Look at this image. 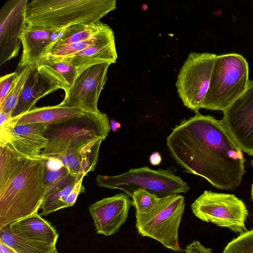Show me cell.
I'll return each mask as SVG.
<instances>
[{
	"instance_id": "25",
	"label": "cell",
	"mask_w": 253,
	"mask_h": 253,
	"mask_svg": "<svg viewBox=\"0 0 253 253\" xmlns=\"http://www.w3.org/2000/svg\"><path fill=\"white\" fill-rule=\"evenodd\" d=\"M115 40L112 29L109 27L105 30L88 40L72 43L50 51L48 55L64 57L72 55L93 45Z\"/></svg>"
},
{
	"instance_id": "28",
	"label": "cell",
	"mask_w": 253,
	"mask_h": 253,
	"mask_svg": "<svg viewBox=\"0 0 253 253\" xmlns=\"http://www.w3.org/2000/svg\"><path fill=\"white\" fill-rule=\"evenodd\" d=\"M136 213L145 214L150 211L156 205L159 198L144 189L135 191L132 195Z\"/></svg>"
},
{
	"instance_id": "33",
	"label": "cell",
	"mask_w": 253,
	"mask_h": 253,
	"mask_svg": "<svg viewBox=\"0 0 253 253\" xmlns=\"http://www.w3.org/2000/svg\"><path fill=\"white\" fill-rule=\"evenodd\" d=\"M0 253H17L0 240Z\"/></svg>"
},
{
	"instance_id": "21",
	"label": "cell",
	"mask_w": 253,
	"mask_h": 253,
	"mask_svg": "<svg viewBox=\"0 0 253 253\" xmlns=\"http://www.w3.org/2000/svg\"><path fill=\"white\" fill-rule=\"evenodd\" d=\"M37 70L40 75L64 91L73 85L78 76L73 64L51 55L45 56L39 62Z\"/></svg>"
},
{
	"instance_id": "34",
	"label": "cell",
	"mask_w": 253,
	"mask_h": 253,
	"mask_svg": "<svg viewBox=\"0 0 253 253\" xmlns=\"http://www.w3.org/2000/svg\"><path fill=\"white\" fill-rule=\"evenodd\" d=\"M251 198L252 200L253 201V183L252 185V188H251Z\"/></svg>"
},
{
	"instance_id": "19",
	"label": "cell",
	"mask_w": 253,
	"mask_h": 253,
	"mask_svg": "<svg viewBox=\"0 0 253 253\" xmlns=\"http://www.w3.org/2000/svg\"><path fill=\"white\" fill-rule=\"evenodd\" d=\"M37 67L30 74L11 114V119L30 111L34 108V105L42 97L60 89L58 85L40 75Z\"/></svg>"
},
{
	"instance_id": "15",
	"label": "cell",
	"mask_w": 253,
	"mask_h": 253,
	"mask_svg": "<svg viewBox=\"0 0 253 253\" xmlns=\"http://www.w3.org/2000/svg\"><path fill=\"white\" fill-rule=\"evenodd\" d=\"M47 126L42 124L0 126V145L7 144L19 153L28 157L41 155L47 143L44 136Z\"/></svg>"
},
{
	"instance_id": "20",
	"label": "cell",
	"mask_w": 253,
	"mask_h": 253,
	"mask_svg": "<svg viewBox=\"0 0 253 253\" xmlns=\"http://www.w3.org/2000/svg\"><path fill=\"white\" fill-rule=\"evenodd\" d=\"M73 64L78 75L86 68L102 63L116 62L118 55L115 40L100 43L72 55L59 57Z\"/></svg>"
},
{
	"instance_id": "16",
	"label": "cell",
	"mask_w": 253,
	"mask_h": 253,
	"mask_svg": "<svg viewBox=\"0 0 253 253\" xmlns=\"http://www.w3.org/2000/svg\"><path fill=\"white\" fill-rule=\"evenodd\" d=\"M63 29H54L27 24L20 37L22 52L17 67L28 64L38 66L50 50Z\"/></svg>"
},
{
	"instance_id": "13",
	"label": "cell",
	"mask_w": 253,
	"mask_h": 253,
	"mask_svg": "<svg viewBox=\"0 0 253 253\" xmlns=\"http://www.w3.org/2000/svg\"><path fill=\"white\" fill-rule=\"evenodd\" d=\"M28 0H7L0 10V65L17 56L27 26Z\"/></svg>"
},
{
	"instance_id": "29",
	"label": "cell",
	"mask_w": 253,
	"mask_h": 253,
	"mask_svg": "<svg viewBox=\"0 0 253 253\" xmlns=\"http://www.w3.org/2000/svg\"><path fill=\"white\" fill-rule=\"evenodd\" d=\"M18 76L17 72H14L0 78V110L2 108L12 86L13 83Z\"/></svg>"
},
{
	"instance_id": "1",
	"label": "cell",
	"mask_w": 253,
	"mask_h": 253,
	"mask_svg": "<svg viewBox=\"0 0 253 253\" xmlns=\"http://www.w3.org/2000/svg\"><path fill=\"white\" fill-rule=\"evenodd\" d=\"M167 145L186 172L205 178L219 189L234 190L240 185L246 160L221 120L196 112L175 125Z\"/></svg>"
},
{
	"instance_id": "32",
	"label": "cell",
	"mask_w": 253,
	"mask_h": 253,
	"mask_svg": "<svg viewBox=\"0 0 253 253\" xmlns=\"http://www.w3.org/2000/svg\"><path fill=\"white\" fill-rule=\"evenodd\" d=\"M161 156L158 152H155L152 154L149 158L150 163L153 166L159 165L161 162Z\"/></svg>"
},
{
	"instance_id": "6",
	"label": "cell",
	"mask_w": 253,
	"mask_h": 253,
	"mask_svg": "<svg viewBox=\"0 0 253 253\" xmlns=\"http://www.w3.org/2000/svg\"><path fill=\"white\" fill-rule=\"evenodd\" d=\"M174 168L153 170L147 167L130 169L117 175L98 174L96 180L98 186L111 189H120L129 197L141 189L162 198L178 193H187L189 187L175 174Z\"/></svg>"
},
{
	"instance_id": "10",
	"label": "cell",
	"mask_w": 253,
	"mask_h": 253,
	"mask_svg": "<svg viewBox=\"0 0 253 253\" xmlns=\"http://www.w3.org/2000/svg\"><path fill=\"white\" fill-rule=\"evenodd\" d=\"M216 55L191 52L177 77L176 86L183 104L195 113L202 108Z\"/></svg>"
},
{
	"instance_id": "4",
	"label": "cell",
	"mask_w": 253,
	"mask_h": 253,
	"mask_svg": "<svg viewBox=\"0 0 253 253\" xmlns=\"http://www.w3.org/2000/svg\"><path fill=\"white\" fill-rule=\"evenodd\" d=\"M111 126L107 115L100 111L84 113L61 123L47 126V139L41 156L46 160L80 150L90 143L104 140Z\"/></svg>"
},
{
	"instance_id": "24",
	"label": "cell",
	"mask_w": 253,
	"mask_h": 253,
	"mask_svg": "<svg viewBox=\"0 0 253 253\" xmlns=\"http://www.w3.org/2000/svg\"><path fill=\"white\" fill-rule=\"evenodd\" d=\"M38 66L28 64L17 67L18 76L13 83L10 91L3 103L0 112L11 118V114L17 104L19 98L32 70Z\"/></svg>"
},
{
	"instance_id": "17",
	"label": "cell",
	"mask_w": 253,
	"mask_h": 253,
	"mask_svg": "<svg viewBox=\"0 0 253 253\" xmlns=\"http://www.w3.org/2000/svg\"><path fill=\"white\" fill-rule=\"evenodd\" d=\"M83 178L76 177L69 172L48 187L41 209V216L46 215L62 209L72 207L79 195L85 191Z\"/></svg>"
},
{
	"instance_id": "30",
	"label": "cell",
	"mask_w": 253,
	"mask_h": 253,
	"mask_svg": "<svg viewBox=\"0 0 253 253\" xmlns=\"http://www.w3.org/2000/svg\"><path fill=\"white\" fill-rule=\"evenodd\" d=\"M69 172L63 166L58 169H50L45 167L44 183L46 188L58 180Z\"/></svg>"
},
{
	"instance_id": "23",
	"label": "cell",
	"mask_w": 253,
	"mask_h": 253,
	"mask_svg": "<svg viewBox=\"0 0 253 253\" xmlns=\"http://www.w3.org/2000/svg\"><path fill=\"white\" fill-rule=\"evenodd\" d=\"M29 158L7 144L0 145V191L19 173Z\"/></svg>"
},
{
	"instance_id": "27",
	"label": "cell",
	"mask_w": 253,
	"mask_h": 253,
	"mask_svg": "<svg viewBox=\"0 0 253 253\" xmlns=\"http://www.w3.org/2000/svg\"><path fill=\"white\" fill-rule=\"evenodd\" d=\"M222 253H253V229L244 232L232 240Z\"/></svg>"
},
{
	"instance_id": "18",
	"label": "cell",
	"mask_w": 253,
	"mask_h": 253,
	"mask_svg": "<svg viewBox=\"0 0 253 253\" xmlns=\"http://www.w3.org/2000/svg\"><path fill=\"white\" fill-rule=\"evenodd\" d=\"M84 112L80 109L61 106L58 104L35 107L20 116L9 119L6 123L12 125L38 124L48 126L80 116Z\"/></svg>"
},
{
	"instance_id": "3",
	"label": "cell",
	"mask_w": 253,
	"mask_h": 253,
	"mask_svg": "<svg viewBox=\"0 0 253 253\" xmlns=\"http://www.w3.org/2000/svg\"><path fill=\"white\" fill-rule=\"evenodd\" d=\"M116 8L115 0H33L26 11L27 24L63 29L99 21Z\"/></svg>"
},
{
	"instance_id": "26",
	"label": "cell",
	"mask_w": 253,
	"mask_h": 253,
	"mask_svg": "<svg viewBox=\"0 0 253 253\" xmlns=\"http://www.w3.org/2000/svg\"><path fill=\"white\" fill-rule=\"evenodd\" d=\"M103 140L89 143L80 149L82 156V171L84 176L94 171L98 160L99 148Z\"/></svg>"
},
{
	"instance_id": "22",
	"label": "cell",
	"mask_w": 253,
	"mask_h": 253,
	"mask_svg": "<svg viewBox=\"0 0 253 253\" xmlns=\"http://www.w3.org/2000/svg\"><path fill=\"white\" fill-rule=\"evenodd\" d=\"M109 27L107 24L99 20L92 23L78 24L67 27L54 42L48 54L53 49L91 38Z\"/></svg>"
},
{
	"instance_id": "5",
	"label": "cell",
	"mask_w": 253,
	"mask_h": 253,
	"mask_svg": "<svg viewBox=\"0 0 253 253\" xmlns=\"http://www.w3.org/2000/svg\"><path fill=\"white\" fill-rule=\"evenodd\" d=\"M249 76L248 63L242 55H216L202 108L224 111L246 90Z\"/></svg>"
},
{
	"instance_id": "11",
	"label": "cell",
	"mask_w": 253,
	"mask_h": 253,
	"mask_svg": "<svg viewBox=\"0 0 253 253\" xmlns=\"http://www.w3.org/2000/svg\"><path fill=\"white\" fill-rule=\"evenodd\" d=\"M110 63L90 66L79 75L73 85L65 90V95L58 105L77 108L87 113H97L100 93L107 81Z\"/></svg>"
},
{
	"instance_id": "12",
	"label": "cell",
	"mask_w": 253,
	"mask_h": 253,
	"mask_svg": "<svg viewBox=\"0 0 253 253\" xmlns=\"http://www.w3.org/2000/svg\"><path fill=\"white\" fill-rule=\"evenodd\" d=\"M223 113L221 121L230 137L243 152L253 156V80Z\"/></svg>"
},
{
	"instance_id": "35",
	"label": "cell",
	"mask_w": 253,
	"mask_h": 253,
	"mask_svg": "<svg viewBox=\"0 0 253 253\" xmlns=\"http://www.w3.org/2000/svg\"><path fill=\"white\" fill-rule=\"evenodd\" d=\"M252 165L253 167V159H252Z\"/></svg>"
},
{
	"instance_id": "7",
	"label": "cell",
	"mask_w": 253,
	"mask_h": 253,
	"mask_svg": "<svg viewBox=\"0 0 253 253\" xmlns=\"http://www.w3.org/2000/svg\"><path fill=\"white\" fill-rule=\"evenodd\" d=\"M185 208L178 194L159 198L155 206L145 214L136 213L135 227L141 236L152 238L167 248L181 252L178 229Z\"/></svg>"
},
{
	"instance_id": "14",
	"label": "cell",
	"mask_w": 253,
	"mask_h": 253,
	"mask_svg": "<svg viewBox=\"0 0 253 253\" xmlns=\"http://www.w3.org/2000/svg\"><path fill=\"white\" fill-rule=\"evenodd\" d=\"M133 201L126 193L104 198L89 207L97 234L110 236L125 223Z\"/></svg>"
},
{
	"instance_id": "31",
	"label": "cell",
	"mask_w": 253,
	"mask_h": 253,
	"mask_svg": "<svg viewBox=\"0 0 253 253\" xmlns=\"http://www.w3.org/2000/svg\"><path fill=\"white\" fill-rule=\"evenodd\" d=\"M184 252V253H213L211 249L205 247L198 241H194L188 244Z\"/></svg>"
},
{
	"instance_id": "8",
	"label": "cell",
	"mask_w": 253,
	"mask_h": 253,
	"mask_svg": "<svg viewBox=\"0 0 253 253\" xmlns=\"http://www.w3.org/2000/svg\"><path fill=\"white\" fill-rule=\"evenodd\" d=\"M58 236L38 212L0 229V240L17 253H58Z\"/></svg>"
},
{
	"instance_id": "9",
	"label": "cell",
	"mask_w": 253,
	"mask_h": 253,
	"mask_svg": "<svg viewBox=\"0 0 253 253\" xmlns=\"http://www.w3.org/2000/svg\"><path fill=\"white\" fill-rule=\"evenodd\" d=\"M191 209L195 216L204 222L236 233L248 231V210L245 203L233 194L205 190L191 205Z\"/></svg>"
},
{
	"instance_id": "2",
	"label": "cell",
	"mask_w": 253,
	"mask_h": 253,
	"mask_svg": "<svg viewBox=\"0 0 253 253\" xmlns=\"http://www.w3.org/2000/svg\"><path fill=\"white\" fill-rule=\"evenodd\" d=\"M46 159L29 157L19 173L0 191V229L37 212L45 193Z\"/></svg>"
}]
</instances>
